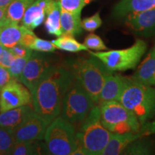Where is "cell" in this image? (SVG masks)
I'll list each match as a JSON object with an SVG mask.
<instances>
[{
  "mask_svg": "<svg viewBox=\"0 0 155 155\" xmlns=\"http://www.w3.org/2000/svg\"><path fill=\"white\" fill-rule=\"evenodd\" d=\"M73 78L67 66L52 65L31 94L34 111L48 124L61 114L62 101Z\"/></svg>",
  "mask_w": 155,
  "mask_h": 155,
  "instance_id": "1",
  "label": "cell"
},
{
  "mask_svg": "<svg viewBox=\"0 0 155 155\" xmlns=\"http://www.w3.org/2000/svg\"><path fill=\"white\" fill-rule=\"evenodd\" d=\"M119 101L137 118L141 126L155 116V88L129 78Z\"/></svg>",
  "mask_w": 155,
  "mask_h": 155,
  "instance_id": "2",
  "label": "cell"
},
{
  "mask_svg": "<svg viewBox=\"0 0 155 155\" xmlns=\"http://www.w3.org/2000/svg\"><path fill=\"white\" fill-rule=\"evenodd\" d=\"M67 67L74 78L81 83L95 104L98 105L100 92L106 75L109 72L104 64L93 56L90 58H80L71 60Z\"/></svg>",
  "mask_w": 155,
  "mask_h": 155,
  "instance_id": "3",
  "label": "cell"
},
{
  "mask_svg": "<svg viewBox=\"0 0 155 155\" xmlns=\"http://www.w3.org/2000/svg\"><path fill=\"white\" fill-rule=\"evenodd\" d=\"M111 134L102 124L98 105L92 108L76 132L78 141L86 155H101Z\"/></svg>",
  "mask_w": 155,
  "mask_h": 155,
  "instance_id": "4",
  "label": "cell"
},
{
  "mask_svg": "<svg viewBox=\"0 0 155 155\" xmlns=\"http://www.w3.org/2000/svg\"><path fill=\"white\" fill-rule=\"evenodd\" d=\"M96 105L81 83L73 78L62 101L61 116L76 129L81 127Z\"/></svg>",
  "mask_w": 155,
  "mask_h": 155,
  "instance_id": "5",
  "label": "cell"
},
{
  "mask_svg": "<svg viewBox=\"0 0 155 155\" xmlns=\"http://www.w3.org/2000/svg\"><path fill=\"white\" fill-rule=\"evenodd\" d=\"M44 139L49 154L72 155L78 144L76 129L61 116L49 124Z\"/></svg>",
  "mask_w": 155,
  "mask_h": 155,
  "instance_id": "6",
  "label": "cell"
},
{
  "mask_svg": "<svg viewBox=\"0 0 155 155\" xmlns=\"http://www.w3.org/2000/svg\"><path fill=\"white\" fill-rule=\"evenodd\" d=\"M101 121L112 133H137L141 124L132 112L118 101H108L98 104Z\"/></svg>",
  "mask_w": 155,
  "mask_h": 155,
  "instance_id": "7",
  "label": "cell"
},
{
  "mask_svg": "<svg viewBox=\"0 0 155 155\" xmlns=\"http://www.w3.org/2000/svg\"><path fill=\"white\" fill-rule=\"evenodd\" d=\"M147 48L142 40H137L130 48L121 50L91 53L98 58L110 72L124 71L135 68L140 61Z\"/></svg>",
  "mask_w": 155,
  "mask_h": 155,
  "instance_id": "8",
  "label": "cell"
},
{
  "mask_svg": "<svg viewBox=\"0 0 155 155\" xmlns=\"http://www.w3.org/2000/svg\"><path fill=\"white\" fill-rule=\"evenodd\" d=\"M32 101L29 89L19 81L12 79L0 90V112L30 105Z\"/></svg>",
  "mask_w": 155,
  "mask_h": 155,
  "instance_id": "9",
  "label": "cell"
},
{
  "mask_svg": "<svg viewBox=\"0 0 155 155\" xmlns=\"http://www.w3.org/2000/svg\"><path fill=\"white\" fill-rule=\"evenodd\" d=\"M51 65L50 61L44 54H31L19 78V82L29 89L31 94L34 91L42 75Z\"/></svg>",
  "mask_w": 155,
  "mask_h": 155,
  "instance_id": "10",
  "label": "cell"
},
{
  "mask_svg": "<svg viewBox=\"0 0 155 155\" xmlns=\"http://www.w3.org/2000/svg\"><path fill=\"white\" fill-rule=\"evenodd\" d=\"M49 124L44 118L33 111L26 120L14 131L15 141L43 140L45 133Z\"/></svg>",
  "mask_w": 155,
  "mask_h": 155,
  "instance_id": "11",
  "label": "cell"
},
{
  "mask_svg": "<svg viewBox=\"0 0 155 155\" xmlns=\"http://www.w3.org/2000/svg\"><path fill=\"white\" fill-rule=\"evenodd\" d=\"M125 22L128 28L136 33L152 35L155 32V7L127 15Z\"/></svg>",
  "mask_w": 155,
  "mask_h": 155,
  "instance_id": "12",
  "label": "cell"
},
{
  "mask_svg": "<svg viewBox=\"0 0 155 155\" xmlns=\"http://www.w3.org/2000/svg\"><path fill=\"white\" fill-rule=\"evenodd\" d=\"M129 78L124 77L118 73L108 72L101 91L98 98V104L108 101H119L121 93L123 92Z\"/></svg>",
  "mask_w": 155,
  "mask_h": 155,
  "instance_id": "13",
  "label": "cell"
},
{
  "mask_svg": "<svg viewBox=\"0 0 155 155\" xmlns=\"http://www.w3.org/2000/svg\"><path fill=\"white\" fill-rule=\"evenodd\" d=\"M34 111L30 105L0 112V127L15 131Z\"/></svg>",
  "mask_w": 155,
  "mask_h": 155,
  "instance_id": "14",
  "label": "cell"
},
{
  "mask_svg": "<svg viewBox=\"0 0 155 155\" xmlns=\"http://www.w3.org/2000/svg\"><path fill=\"white\" fill-rule=\"evenodd\" d=\"M155 7V0H121L114 7L113 15L116 18H125L132 13Z\"/></svg>",
  "mask_w": 155,
  "mask_h": 155,
  "instance_id": "15",
  "label": "cell"
},
{
  "mask_svg": "<svg viewBox=\"0 0 155 155\" xmlns=\"http://www.w3.org/2000/svg\"><path fill=\"white\" fill-rule=\"evenodd\" d=\"M141 137L140 133L128 132L124 134L112 133L104 150L101 154L103 155H119L122 154L126 147L129 143L137 138Z\"/></svg>",
  "mask_w": 155,
  "mask_h": 155,
  "instance_id": "16",
  "label": "cell"
},
{
  "mask_svg": "<svg viewBox=\"0 0 155 155\" xmlns=\"http://www.w3.org/2000/svg\"><path fill=\"white\" fill-rule=\"evenodd\" d=\"M61 12V7L58 0H51L45 9L47 19L45 22V26L48 33L57 37L62 35Z\"/></svg>",
  "mask_w": 155,
  "mask_h": 155,
  "instance_id": "17",
  "label": "cell"
},
{
  "mask_svg": "<svg viewBox=\"0 0 155 155\" xmlns=\"http://www.w3.org/2000/svg\"><path fill=\"white\" fill-rule=\"evenodd\" d=\"M155 75V55L150 51L141 62L131 79L137 82L152 86Z\"/></svg>",
  "mask_w": 155,
  "mask_h": 155,
  "instance_id": "18",
  "label": "cell"
},
{
  "mask_svg": "<svg viewBox=\"0 0 155 155\" xmlns=\"http://www.w3.org/2000/svg\"><path fill=\"white\" fill-rule=\"evenodd\" d=\"M26 27L18 24H7L0 27V43L9 49L20 42Z\"/></svg>",
  "mask_w": 155,
  "mask_h": 155,
  "instance_id": "19",
  "label": "cell"
},
{
  "mask_svg": "<svg viewBox=\"0 0 155 155\" xmlns=\"http://www.w3.org/2000/svg\"><path fill=\"white\" fill-rule=\"evenodd\" d=\"M35 0H13L7 7L3 25L19 24L26 9Z\"/></svg>",
  "mask_w": 155,
  "mask_h": 155,
  "instance_id": "20",
  "label": "cell"
},
{
  "mask_svg": "<svg viewBox=\"0 0 155 155\" xmlns=\"http://www.w3.org/2000/svg\"><path fill=\"white\" fill-rule=\"evenodd\" d=\"M61 26L62 34L77 35L82 32L81 14L72 13L61 9Z\"/></svg>",
  "mask_w": 155,
  "mask_h": 155,
  "instance_id": "21",
  "label": "cell"
},
{
  "mask_svg": "<svg viewBox=\"0 0 155 155\" xmlns=\"http://www.w3.org/2000/svg\"><path fill=\"white\" fill-rule=\"evenodd\" d=\"M42 140L22 141L15 143L10 154L12 155H32L49 154L45 143Z\"/></svg>",
  "mask_w": 155,
  "mask_h": 155,
  "instance_id": "22",
  "label": "cell"
},
{
  "mask_svg": "<svg viewBox=\"0 0 155 155\" xmlns=\"http://www.w3.org/2000/svg\"><path fill=\"white\" fill-rule=\"evenodd\" d=\"M51 0H35L26 9L22 19L23 26L30 29L35 19L45 15V9Z\"/></svg>",
  "mask_w": 155,
  "mask_h": 155,
  "instance_id": "23",
  "label": "cell"
},
{
  "mask_svg": "<svg viewBox=\"0 0 155 155\" xmlns=\"http://www.w3.org/2000/svg\"><path fill=\"white\" fill-rule=\"evenodd\" d=\"M51 42L56 48L71 53H76V52L88 50L84 45L78 42L74 36L70 34H62L56 40Z\"/></svg>",
  "mask_w": 155,
  "mask_h": 155,
  "instance_id": "24",
  "label": "cell"
},
{
  "mask_svg": "<svg viewBox=\"0 0 155 155\" xmlns=\"http://www.w3.org/2000/svg\"><path fill=\"white\" fill-rule=\"evenodd\" d=\"M143 137H139L129 143L122 154L144 155L151 154L152 151L151 142Z\"/></svg>",
  "mask_w": 155,
  "mask_h": 155,
  "instance_id": "25",
  "label": "cell"
},
{
  "mask_svg": "<svg viewBox=\"0 0 155 155\" xmlns=\"http://www.w3.org/2000/svg\"><path fill=\"white\" fill-rule=\"evenodd\" d=\"M15 143L14 131L0 127V155L10 154Z\"/></svg>",
  "mask_w": 155,
  "mask_h": 155,
  "instance_id": "26",
  "label": "cell"
},
{
  "mask_svg": "<svg viewBox=\"0 0 155 155\" xmlns=\"http://www.w3.org/2000/svg\"><path fill=\"white\" fill-rule=\"evenodd\" d=\"M30 57V55H28L25 57H15L14 58L10 66L8 68L12 78L19 81V78Z\"/></svg>",
  "mask_w": 155,
  "mask_h": 155,
  "instance_id": "27",
  "label": "cell"
},
{
  "mask_svg": "<svg viewBox=\"0 0 155 155\" xmlns=\"http://www.w3.org/2000/svg\"><path fill=\"white\" fill-rule=\"evenodd\" d=\"M101 25L102 20L101 19L99 12H96L91 17H86L81 20V28L88 32H94L99 28Z\"/></svg>",
  "mask_w": 155,
  "mask_h": 155,
  "instance_id": "28",
  "label": "cell"
},
{
  "mask_svg": "<svg viewBox=\"0 0 155 155\" xmlns=\"http://www.w3.org/2000/svg\"><path fill=\"white\" fill-rule=\"evenodd\" d=\"M88 49L94 50H106L108 48L106 47L103 42L101 38L96 34L91 33L86 36L83 43Z\"/></svg>",
  "mask_w": 155,
  "mask_h": 155,
  "instance_id": "29",
  "label": "cell"
},
{
  "mask_svg": "<svg viewBox=\"0 0 155 155\" xmlns=\"http://www.w3.org/2000/svg\"><path fill=\"white\" fill-rule=\"evenodd\" d=\"M61 5V9L72 13L81 14V11L85 5L83 0H58Z\"/></svg>",
  "mask_w": 155,
  "mask_h": 155,
  "instance_id": "30",
  "label": "cell"
},
{
  "mask_svg": "<svg viewBox=\"0 0 155 155\" xmlns=\"http://www.w3.org/2000/svg\"><path fill=\"white\" fill-rule=\"evenodd\" d=\"M30 49L42 53H53L56 50V47L51 41L42 40L37 37Z\"/></svg>",
  "mask_w": 155,
  "mask_h": 155,
  "instance_id": "31",
  "label": "cell"
},
{
  "mask_svg": "<svg viewBox=\"0 0 155 155\" xmlns=\"http://www.w3.org/2000/svg\"><path fill=\"white\" fill-rule=\"evenodd\" d=\"M8 50L15 55V57H25V56L31 55V54L32 53V50L25 47L19 42Z\"/></svg>",
  "mask_w": 155,
  "mask_h": 155,
  "instance_id": "32",
  "label": "cell"
},
{
  "mask_svg": "<svg viewBox=\"0 0 155 155\" xmlns=\"http://www.w3.org/2000/svg\"><path fill=\"white\" fill-rule=\"evenodd\" d=\"M37 38V36L35 35V33L32 32V30L27 28L26 30H25L24 33H23L22 38H21L20 42L19 43H21L25 47L31 48V46L32 45L33 42Z\"/></svg>",
  "mask_w": 155,
  "mask_h": 155,
  "instance_id": "33",
  "label": "cell"
},
{
  "mask_svg": "<svg viewBox=\"0 0 155 155\" xmlns=\"http://www.w3.org/2000/svg\"><path fill=\"white\" fill-rule=\"evenodd\" d=\"M15 58V55L8 49L5 48L2 53L0 54V65L8 68Z\"/></svg>",
  "mask_w": 155,
  "mask_h": 155,
  "instance_id": "34",
  "label": "cell"
},
{
  "mask_svg": "<svg viewBox=\"0 0 155 155\" xmlns=\"http://www.w3.org/2000/svg\"><path fill=\"white\" fill-rule=\"evenodd\" d=\"M139 133L141 137H145L155 134V119L152 121H147L141 126Z\"/></svg>",
  "mask_w": 155,
  "mask_h": 155,
  "instance_id": "35",
  "label": "cell"
},
{
  "mask_svg": "<svg viewBox=\"0 0 155 155\" xmlns=\"http://www.w3.org/2000/svg\"><path fill=\"white\" fill-rule=\"evenodd\" d=\"M8 68L0 65V90L12 80Z\"/></svg>",
  "mask_w": 155,
  "mask_h": 155,
  "instance_id": "36",
  "label": "cell"
},
{
  "mask_svg": "<svg viewBox=\"0 0 155 155\" xmlns=\"http://www.w3.org/2000/svg\"><path fill=\"white\" fill-rule=\"evenodd\" d=\"M6 9L7 8L5 7H0V27L3 25L4 20H5Z\"/></svg>",
  "mask_w": 155,
  "mask_h": 155,
  "instance_id": "37",
  "label": "cell"
},
{
  "mask_svg": "<svg viewBox=\"0 0 155 155\" xmlns=\"http://www.w3.org/2000/svg\"><path fill=\"white\" fill-rule=\"evenodd\" d=\"M13 0H0V7H5L7 8L9 4H10Z\"/></svg>",
  "mask_w": 155,
  "mask_h": 155,
  "instance_id": "38",
  "label": "cell"
},
{
  "mask_svg": "<svg viewBox=\"0 0 155 155\" xmlns=\"http://www.w3.org/2000/svg\"><path fill=\"white\" fill-rule=\"evenodd\" d=\"M5 49V48H4V46L2 45L1 43H0V54H1L2 53L3 50Z\"/></svg>",
  "mask_w": 155,
  "mask_h": 155,
  "instance_id": "39",
  "label": "cell"
},
{
  "mask_svg": "<svg viewBox=\"0 0 155 155\" xmlns=\"http://www.w3.org/2000/svg\"><path fill=\"white\" fill-rule=\"evenodd\" d=\"M83 1H84L85 4H86V5H87V4H88L91 1V0H83Z\"/></svg>",
  "mask_w": 155,
  "mask_h": 155,
  "instance_id": "40",
  "label": "cell"
},
{
  "mask_svg": "<svg viewBox=\"0 0 155 155\" xmlns=\"http://www.w3.org/2000/svg\"><path fill=\"white\" fill-rule=\"evenodd\" d=\"M152 86H155V75H154V81H153V84Z\"/></svg>",
  "mask_w": 155,
  "mask_h": 155,
  "instance_id": "41",
  "label": "cell"
},
{
  "mask_svg": "<svg viewBox=\"0 0 155 155\" xmlns=\"http://www.w3.org/2000/svg\"><path fill=\"white\" fill-rule=\"evenodd\" d=\"M152 52H153V53H154V55H155V46H154V49H153V50H152Z\"/></svg>",
  "mask_w": 155,
  "mask_h": 155,
  "instance_id": "42",
  "label": "cell"
}]
</instances>
